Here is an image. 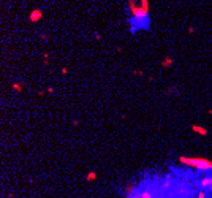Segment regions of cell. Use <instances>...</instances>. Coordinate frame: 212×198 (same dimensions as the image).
I'll use <instances>...</instances> for the list:
<instances>
[{"mask_svg":"<svg viewBox=\"0 0 212 198\" xmlns=\"http://www.w3.org/2000/svg\"><path fill=\"white\" fill-rule=\"evenodd\" d=\"M193 130H195V132H199V133H201V135H206V130L204 128H201V127H193Z\"/></svg>","mask_w":212,"mask_h":198,"instance_id":"5b68a950","label":"cell"},{"mask_svg":"<svg viewBox=\"0 0 212 198\" xmlns=\"http://www.w3.org/2000/svg\"><path fill=\"white\" fill-rule=\"evenodd\" d=\"M40 17H41V11H40V10L32 11V14H30V21H38Z\"/></svg>","mask_w":212,"mask_h":198,"instance_id":"277c9868","label":"cell"},{"mask_svg":"<svg viewBox=\"0 0 212 198\" xmlns=\"http://www.w3.org/2000/svg\"><path fill=\"white\" fill-rule=\"evenodd\" d=\"M151 29V17L147 14V8H133V17L130 19V30L131 33H136L139 30Z\"/></svg>","mask_w":212,"mask_h":198,"instance_id":"6da1fadb","label":"cell"},{"mask_svg":"<svg viewBox=\"0 0 212 198\" xmlns=\"http://www.w3.org/2000/svg\"><path fill=\"white\" fill-rule=\"evenodd\" d=\"M184 163L196 168V173H212V162L204 159H181Z\"/></svg>","mask_w":212,"mask_h":198,"instance_id":"7a4b0ae2","label":"cell"},{"mask_svg":"<svg viewBox=\"0 0 212 198\" xmlns=\"http://www.w3.org/2000/svg\"><path fill=\"white\" fill-rule=\"evenodd\" d=\"M199 190H206V192H212V174H204L198 182H196Z\"/></svg>","mask_w":212,"mask_h":198,"instance_id":"3957f363","label":"cell"}]
</instances>
